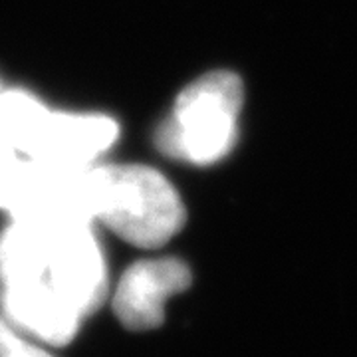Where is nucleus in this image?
Returning a JSON list of instances; mask_svg holds the SVG:
<instances>
[{
    "instance_id": "f257e3e1",
    "label": "nucleus",
    "mask_w": 357,
    "mask_h": 357,
    "mask_svg": "<svg viewBox=\"0 0 357 357\" xmlns=\"http://www.w3.org/2000/svg\"><path fill=\"white\" fill-rule=\"evenodd\" d=\"M89 215L126 243L139 248L167 244L187 220L171 181L145 165H91Z\"/></svg>"
},
{
    "instance_id": "20e7f679",
    "label": "nucleus",
    "mask_w": 357,
    "mask_h": 357,
    "mask_svg": "<svg viewBox=\"0 0 357 357\" xmlns=\"http://www.w3.org/2000/svg\"><path fill=\"white\" fill-rule=\"evenodd\" d=\"M89 167L14 159L0 169V211L13 220L93 222L88 199Z\"/></svg>"
},
{
    "instance_id": "39448f33",
    "label": "nucleus",
    "mask_w": 357,
    "mask_h": 357,
    "mask_svg": "<svg viewBox=\"0 0 357 357\" xmlns=\"http://www.w3.org/2000/svg\"><path fill=\"white\" fill-rule=\"evenodd\" d=\"M40 280L76 307L82 318L102 304L107 292V272L91 222L62 220L54 225Z\"/></svg>"
},
{
    "instance_id": "f03ea898",
    "label": "nucleus",
    "mask_w": 357,
    "mask_h": 357,
    "mask_svg": "<svg viewBox=\"0 0 357 357\" xmlns=\"http://www.w3.org/2000/svg\"><path fill=\"white\" fill-rule=\"evenodd\" d=\"M0 131L28 159L89 167L112 149L119 128L107 115L52 112L28 91L0 89Z\"/></svg>"
},
{
    "instance_id": "423d86ee",
    "label": "nucleus",
    "mask_w": 357,
    "mask_h": 357,
    "mask_svg": "<svg viewBox=\"0 0 357 357\" xmlns=\"http://www.w3.org/2000/svg\"><path fill=\"white\" fill-rule=\"evenodd\" d=\"M191 282V268L178 258L139 260L115 288V316L131 332L155 330L165 319L167 300L189 290Z\"/></svg>"
},
{
    "instance_id": "6e6552de",
    "label": "nucleus",
    "mask_w": 357,
    "mask_h": 357,
    "mask_svg": "<svg viewBox=\"0 0 357 357\" xmlns=\"http://www.w3.org/2000/svg\"><path fill=\"white\" fill-rule=\"evenodd\" d=\"M0 357H54L46 349L28 342L22 333L0 318Z\"/></svg>"
},
{
    "instance_id": "1a4fd4ad",
    "label": "nucleus",
    "mask_w": 357,
    "mask_h": 357,
    "mask_svg": "<svg viewBox=\"0 0 357 357\" xmlns=\"http://www.w3.org/2000/svg\"><path fill=\"white\" fill-rule=\"evenodd\" d=\"M16 151H14V147L8 143V139L2 135V131H0V169L2 167H6L8 163H13L14 159H16Z\"/></svg>"
},
{
    "instance_id": "7ed1b4c3",
    "label": "nucleus",
    "mask_w": 357,
    "mask_h": 357,
    "mask_svg": "<svg viewBox=\"0 0 357 357\" xmlns=\"http://www.w3.org/2000/svg\"><path fill=\"white\" fill-rule=\"evenodd\" d=\"M244 86L241 76L218 70L178 93L171 115L157 131V147L178 161L213 165L234 149Z\"/></svg>"
},
{
    "instance_id": "0eeeda50",
    "label": "nucleus",
    "mask_w": 357,
    "mask_h": 357,
    "mask_svg": "<svg viewBox=\"0 0 357 357\" xmlns=\"http://www.w3.org/2000/svg\"><path fill=\"white\" fill-rule=\"evenodd\" d=\"M2 306L13 328L48 345L70 344L84 319L76 307L42 280L2 284Z\"/></svg>"
}]
</instances>
